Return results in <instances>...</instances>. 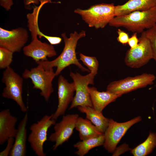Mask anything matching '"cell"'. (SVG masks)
I'll list each match as a JSON object with an SVG mask.
<instances>
[{"label":"cell","instance_id":"32","mask_svg":"<svg viewBox=\"0 0 156 156\" xmlns=\"http://www.w3.org/2000/svg\"><path fill=\"white\" fill-rule=\"evenodd\" d=\"M24 2L25 5L27 6H30L32 4H39L40 2L39 0H24Z\"/></svg>","mask_w":156,"mask_h":156},{"label":"cell","instance_id":"18","mask_svg":"<svg viewBox=\"0 0 156 156\" xmlns=\"http://www.w3.org/2000/svg\"><path fill=\"white\" fill-rule=\"evenodd\" d=\"M156 7V0H129L122 5L115 6V16L136 11H143Z\"/></svg>","mask_w":156,"mask_h":156},{"label":"cell","instance_id":"25","mask_svg":"<svg viewBox=\"0 0 156 156\" xmlns=\"http://www.w3.org/2000/svg\"><path fill=\"white\" fill-rule=\"evenodd\" d=\"M13 53L0 47V68L5 69L10 66L13 61Z\"/></svg>","mask_w":156,"mask_h":156},{"label":"cell","instance_id":"8","mask_svg":"<svg viewBox=\"0 0 156 156\" xmlns=\"http://www.w3.org/2000/svg\"><path fill=\"white\" fill-rule=\"evenodd\" d=\"M155 79L154 75L147 73L134 77H128L110 82L107 87L106 91L122 96L138 89L153 84Z\"/></svg>","mask_w":156,"mask_h":156},{"label":"cell","instance_id":"1","mask_svg":"<svg viewBox=\"0 0 156 156\" xmlns=\"http://www.w3.org/2000/svg\"><path fill=\"white\" fill-rule=\"evenodd\" d=\"M86 36V32L82 30L79 33L75 31L70 34L68 38L65 33H62L61 36L63 39L64 46L60 54L54 60L49 61H40L37 64H41L46 69L57 68L55 72L56 76L58 75L66 68L71 64H74L83 72L90 73V70L83 67L79 62L76 56V49L79 40Z\"/></svg>","mask_w":156,"mask_h":156},{"label":"cell","instance_id":"29","mask_svg":"<svg viewBox=\"0 0 156 156\" xmlns=\"http://www.w3.org/2000/svg\"><path fill=\"white\" fill-rule=\"evenodd\" d=\"M128 145L126 144H124L118 147H116L114 152L113 153L112 156H119L124 152L129 150H131Z\"/></svg>","mask_w":156,"mask_h":156},{"label":"cell","instance_id":"15","mask_svg":"<svg viewBox=\"0 0 156 156\" xmlns=\"http://www.w3.org/2000/svg\"><path fill=\"white\" fill-rule=\"evenodd\" d=\"M39 0L40 2V5L34 8L32 13L28 14L27 15L28 27L31 33V38L37 37L38 36L40 38L43 37L46 39L51 45L59 44L62 40L61 38L47 36L43 34L39 29L38 24V19L40 10L45 4L48 3H52L51 0Z\"/></svg>","mask_w":156,"mask_h":156},{"label":"cell","instance_id":"11","mask_svg":"<svg viewBox=\"0 0 156 156\" xmlns=\"http://www.w3.org/2000/svg\"><path fill=\"white\" fill-rule=\"evenodd\" d=\"M79 117L77 114L63 115L61 120L54 125V132L52 133L48 140L55 143L53 147V151L67 141L70 137L75 128L77 120Z\"/></svg>","mask_w":156,"mask_h":156},{"label":"cell","instance_id":"7","mask_svg":"<svg viewBox=\"0 0 156 156\" xmlns=\"http://www.w3.org/2000/svg\"><path fill=\"white\" fill-rule=\"evenodd\" d=\"M96 75L91 72L85 75H82L77 73L70 72V76L75 85V94L69 109L78 106L93 107L88 86L89 84H94V78Z\"/></svg>","mask_w":156,"mask_h":156},{"label":"cell","instance_id":"3","mask_svg":"<svg viewBox=\"0 0 156 156\" xmlns=\"http://www.w3.org/2000/svg\"><path fill=\"white\" fill-rule=\"evenodd\" d=\"M114 7L113 3H101L91 6L87 9L77 8L74 12L80 15L89 27L103 28L115 17Z\"/></svg>","mask_w":156,"mask_h":156},{"label":"cell","instance_id":"5","mask_svg":"<svg viewBox=\"0 0 156 156\" xmlns=\"http://www.w3.org/2000/svg\"><path fill=\"white\" fill-rule=\"evenodd\" d=\"M1 81L5 87L2 94L4 98L12 99L19 106L23 112H26L27 108L23 100L22 94L23 79L10 66L3 73Z\"/></svg>","mask_w":156,"mask_h":156},{"label":"cell","instance_id":"30","mask_svg":"<svg viewBox=\"0 0 156 156\" xmlns=\"http://www.w3.org/2000/svg\"><path fill=\"white\" fill-rule=\"evenodd\" d=\"M139 38L137 37V33H134L131 37H129L128 44L130 48L133 49L139 43Z\"/></svg>","mask_w":156,"mask_h":156},{"label":"cell","instance_id":"26","mask_svg":"<svg viewBox=\"0 0 156 156\" xmlns=\"http://www.w3.org/2000/svg\"><path fill=\"white\" fill-rule=\"evenodd\" d=\"M143 32L150 42L153 54V59L156 62V23Z\"/></svg>","mask_w":156,"mask_h":156},{"label":"cell","instance_id":"12","mask_svg":"<svg viewBox=\"0 0 156 156\" xmlns=\"http://www.w3.org/2000/svg\"><path fill=\"white\" fill-rule=\"evenodd\" d=\"M28 38L27 31L24 28L19 27L8 30L0 27V47L13 53L20 52Z\"/></svg>","mask_w":156,"mask_h":156},{"label":"cell","instance_id":"28","mask_svg":"<svg viewBox=\"0 0 156 156\" xmlns=\"http://www.w3.org/2000/svg\"><path fill=\"white\" fill-rule=\"evenodd\" d=\"M14 142V138L11 137L7 140V145L5 148L0 153V156H8L12 150Z\"/></svg>","mask_w":156,"mask_h":156},{"label":"cell","instance_id":"22","mask_svg":"<svg viewBox=\"0 0 156 156\" xmlns=\"http://www.w3.org/2000/svg\"><path fill=\"white\" fill-rule=\"evenodd\" d=\"M104 134L98 136L79 141L74 145L77 150L75 154L79 156H83L91 149L103 145L105 141Z\"/></svg>","mask_w":156,"mask_h":156},{"label":"cell","instance_id":"27","mask_svg":"<svg viewBox=\"0 0 156 156\" xmlns=\"http://www.w3.org/2000/svg\"><path fill=\"white\" fill-rule=\"evenodd\" d=\"M117 32L118 34L117 38L118 41L123 45L128 44L129 38L128 34L120 29H118Z\"/></svg>","mask_w":156,"mask_h":156},{"label":"cell","instance_id":"9","mask_svg":"<svg viewBox=\"0 0 156 156\" xmlns=\"http://www.w3.org/2000/svg\"><path fill=\"white\" fill-rule=\"evenodd\" d=\"M137 46L128 49L126 54L124 61L128 67L140 68L153 58V54L150 42L143 32L139 38Z\"/></svg>","mask_w":156,"mask_h":156},{"label":"cell","instance_id":"23","mask_svg":"<svg viewBox=\"0 0 156 156\" xmlns=\"http://www.w3.org/2000/svg\"><path fill=\"white\" fill-rule=\"evenodd\" d=\"M156 147V133L151 132L146 140L134 148L131 154L134 156H145L151 153Z\"/></svg>","mask_w":156,"mask_h":156},{"label":"cell","instance_id":"17","mask_svg":"<svg viewBox=\"0 0 156 156\" xmlns=\"http://www.w3.org/2000/svg\"><path fill=\"white\" fill-rule=\"evenodd\" d=\"M28 119L27 112L19 123L17 129L13 147L9 155L10 156H25L26 155L27 134L26 127Z\"/></svg>","mask_w":156,"mask_h":156},{"label":"cell","instance_id":"16","mask_svg":"<svg viewBox=\"0 0 156 156\" xmlns=\"http://www.w3.org/2000/svg\"><path fill=\"white\" fill-rule=\"evenodd\" d=\"M18 118L12 116L8 109L0 112V144L3 145L11 137H15L17 129L15 127Z\"/></svg>","mask_w":156,"mask_h":156},{"label":"cell","instance_id":"2","mask_svg":"<svg viewBox=\"0 0 156 156\" xmlns=\"http://www.w3.org/2000/svg\"><path fill=\"white\" fill-rule=\"evenodd\" d=\"M156 23V7L146 10L136 11L115 16L109 22L110 26L123 27L133 33H142Z\"/></svg>","mask_w":156,"mask_h":156},{"label":"cell","instance_id":"24","mask_svg":"<svg viewBox=\"0 0 156 156\" xmlns=\"http://www.w3.org/2000/svg\"><path fill=\"white\" fill-rule=\"evenodd\" d=\"M79 55V60L87 67L90 72H92L96 75L99 66V62L96 58L86 56L82 53H80Z\"/></svg>","mask_w":156,"mask_h":156},{"label":"cell","instance_id":"19","mask_svg":"<svg viewBox=\"0 0 156 156\" xmlns=\"http://www.w3.org/2000/svg\"><path fill=\"white\" fill-rule=\"evenodd\" d=\"M88 91L93 108L100 112H102L107 105L121 96L106 91H99L94 87H88Z\"/></svg>","mask_w":156,"mask_h":156},{"label":"cell","instance_id":"21","mask_svg":"<svg viewBox=\"0 0 156 156\" xmlns=\"http://www.w3.org/2000/svg\"><path fill=\"white\" fill-rule=\"evenodd\" d=\"M75 128L79 132L81 140L94 138L104 134L101 132L88 119L79 117L75 124Z\"/></svg>","mask_w":156,"mask_h":156},{"label":"cell","instance_id":"4","mask_svg":"<svg viewBox=\"0 0 156 156\" xmlns=\"http://www.w3.org/2000/svg\"><path fill=\"white\" fill-rule=\"evenodd\" d=\"M30 70L25 69L22 75L25 79H30L33 88L39 90L40 94L48 101L54 91L52 81L56 76L53 68H44L40 64Z\"/></svg>","mask_w":156,"mask_h":156},{"label":"cell","instance_id":"14","mask_svg":"<svg viewBox=\"0 0 156 156\" xmlns=\"http://www.w3.org/2000/svg\"><path fill=\"white\" fill-rule=\"evenodd\" d=\"M32 41L23 48L24 54L31 57L37 63L40 61H47V57L50 58L56 55L53 45L39 40L37 37L31 38Z\"/></svg>","mask_w":156,"mask_h":156},{"label":"cell","instance_id":"13","mask_svg":"<svg viewBox=\"0 0 156 156\" xmlns=\"http://www.w3.org/2000/svg\"><path fill=\"white\" fill-rule=\"evenodd\" d=\"M58 104L55 112L52 114V119L55 120L64 115L70 103L74 98L75 91L73 82L69 83L65 77L60 75L58 80Z\"/></svg>","mask_w":156,"mask_h":156},{"label":"cell","instance_id":"6","mask_svg":"<svg viewBox=\"0 0 156 156\" xmlns=\"http://www.w3.org/2000/svg\"><path fill=\"white\" fill-rule=\"evenodd\" d=\"M53 114L45 115L36 122L30 127L31 133L28 138V141L36 154L38 156H45L43 149L44 144L47 140V132L49 128L56 123L52 119Z\"/></svg>","mask_w":156,"mask_h":156},{"label":"cell","instance_id":"31","mask_svg":"<svg viewBox=\"0 0 156 156\" xmlns=\"http://www.w3.org/2000/svg\"><path fill=\"white\" fill-rule=\"evenodd\" d=\"M0 5L6 10H10L13 5V0H0Z\"/></svg>","mask_w":156,"mask_h":156},{"label":"cell","instance_id":"10","mask_svg":"<svg viewBox=\"0 0 156 156\" xmlns=\"http://www.w3.org/2000/svg\"><path fill=\"white\" fill-rule=\"evenodd\" d=\"M142 119L139 116L123 122H118L112 119H109L108 126L104 133L105 139L103 146L105 149L108 153H113L127 131Z\"/></svg>","mask_w":156,"mask_h":156},{"label":"cell","instance_id":"20","mask_svg":"<svg viewBox=\"0 0 156 156\" xmlns=\"http://www.w3.org/2000/svg\"><path fill=\"white\" fill-rule=\"evenodd\" d=\"M77 107L80 112L85 114L86 119L90 121L101 132L104 134L108 126L109 119L105 117L102 112L95 110L93 107L83 106Z\"/></svg>","mask_w":156,"mask_h":156}]
</instances>
